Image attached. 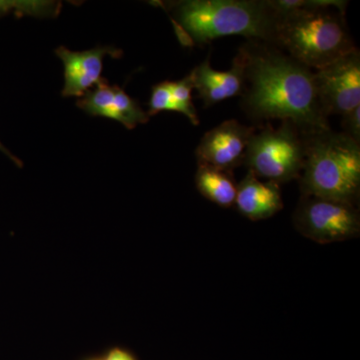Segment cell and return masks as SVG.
<instances>
[{"label": "cell", "instance_id": "6da1fadb", "mask_svg": "<svg viewBox=\"0 0 360 360\" xmlns=\"http://www.w3.org/2000/svg\"><path fill=\"white\" fill-rule=\"evenodd\" d=\"M238 54L245 75L241 108L251 120L290 122L304 134L331 129L317 98L314 70L257 40H248Z\"/></svg>", "mask_w": 360, "mask_h": 360}, {"label": "cell", "instance_id": "7a4b0ae2", "mask_svg": "<svg viewBox=\"0 0 360 360\" xmlns=\"http://www.w3.org/2000/svg\"><path fill=\"white\" fill-rule=\"evenodd\" d=\"M169 14L184 47L201 46L221 37L240 35L274 44L279 14L269 0H179L151 2Z\"/></svg>", "mask_w": 360, "mask_h": 360}, {"label": "cell", "instance_id": "3957f363", "mask_svg": "<svg viewBox=\"0 0 360 360\" xmlns=\"http://www.w3.org/2000/svg\"><path fill=\"white\" fill-rule=\"evenodd\" d=\"M274 45L310 70H319L356 49L345 14L307 0V6L279 14Z\"/></svg>", "mask_w": 360, "mask_h": 360}, {"label": "cell", "instance_id": "277c9868", "mask_svg": "<svg viewBox=\"0 0 360 360\" xmlns=\"http://www.w3.org/2000/svg\"><path fill=\"white\" fill-rule=\"evenodd\" d=\"M302 195L355 205L360 191V143L333 129L307 134Z\"/></svg>", "mask_w": 360, "mask_h": 360}, {"label": "cell", "instance_id": "5b68a950", "mask_svg": "<svg viewBox=\"0 0 360 360\" xmlns=\"http://www.w3.org/2000/svg\"><path fill=\"white\" fill-rule=\"evenodd\" d=\"M307 155V134L292 122H269L255 127L246 149L243 165L258 179L277 184L300 179Z\"/></svg>", "mask_w": 360, "mask_h": 360}, {"label": "cell", "instance_id": "8992f818", "mask_svg": "<svg viewBox=\"0 0 360 360\" xmlns=\"http://www.w3.org/2000/svg\"><path fill=\"white\" fill-rule=\"evenodd\" d=\"M296 229L315 243H338L359 234L360 219L355 205L302 195L295 217Z\"/></svg>", "mask_w": 360, "mask_h": 360}, {"label": "cell", "instance_id": "52a82bcc", "mask_svg": "<svg viewBox=\"0 0 360 360\" xmlns=\"http://www.w3.org/2000/svg\"><path fill=\"white\" fill-rule=\"evenodd\" d=\"M322 112L342 116L360 106V52L356 49L314 72Z\"/></svg>", "mask_w": 360, "mask_h": 360}, {"label": "cell", "instance_id": "ba28073f", "mask_svg": "<svg viewBox=\"0 0 360 360\" xmlns=\"http://www.w3.org/2000/svg\"><path fill=\"white\" fill-rule=\"evenodd\" d=\"M255 127H246L238 120H229L203 135L195 149L198 165H207L232 172L243 165L246 149Z\"/></svg>", "mask_w": 360, "mask_h": 360}, {"label": "cell", "instance_id": "9c48e42d", "mask_svg": "<svg viewBox=\"0 0 360 360\" xmlns=\"http://www.w3.org/2000/svg\"><path fill=\"white\" fill-rule=\"evenodd\" d=\"M56 54L65 66V85L61 96L80 98L103 79V59L106 56L122 58L123 51L112 45H99L84 51H72L59 46Z\"/></svg>", "mask_w": 360, "mask_h": 360}, {"label": "cell", "instance_id": "30bf717a", "mask_svg": "<svg viewBox=\"0 0 360 360\" xmlns=\"http://www.w3.org/2000/svg\"><path fill=\"white\" fill-rule=\"evenodd\" d=\"M77 105L90 116L116 120L127 129L146 124L150 118L136 99L118 85L108 84L105 78L80 97Z\"/></svg>", "mask_w": 360, "mask_h": 360}, {"label": "cell", "instance_id": "8fae6325", "mask_svg": "<svg viewBox=\"0 0 360 360\" xmlns=\"http://www.w3.org/2000/svg\"><path fill=\"white\" fill-rule=\"evenodd\" d=\"M194 89L206 108L234 96H243L245 90V63L239 54L232 60L231 68L217 71L210 65V53L191 70Z\"/></svg>", "mask_w": 360, "mask_h": 360}, {"label": "cell", "instance_id": "7c38bea8", "mask_svg": "<svg viewBox=\"0 0 360 360\" xmlns=\"http://www.w3.org/2000/svg\"><path fill=\"white\" fill-rule=\"evenodd\" d=\"M234 205L243 217L252 221L269 219L283 207L279 184L269 180L262 181L248 172L238 184Z\"/></svg>", "mask_w": 360, "mask_h": 360}, {"label": "cell", "instance_id": "4fadbf2b", "mask_svg": "<svg viewBox=\"0 0 360 360\" xmlns=\"http://www.w3.org/2000/svg\"><path fill=\"white\" fill-rule=\"evenodd\" d=\"M195 186L201 195L221 207H231L236 203L238 184L231 172L207 165H198Z\"/></svg>", "mask_w": 360, "mask_h": 360}, {"label": "cell", "instance_id": "5bb4252c", "mask_svg": "<svg viewBox=\"0 0 360 360\" xmlns=\"http://www.w3.org/2000/svg\"><path fill=\"white\" fill-rule=\"evenodd\" d=\"M194 89L193 75L189 72L179 82H169V106L168 111L182 113L193 125L200 124L198 111L194 108L191 92Z\"/></svg>", "mask_w": 360, "mask_h": 360}, {"label": "cell", "instance_id": "9a60e30c", "mask_svg": "<svg viewBox=\"0 0 360 360\" xmlns=\"http://www.w3.org/2000/svg\"><path fill=\"white\" fill-rule=\"evenodd\" d=\"M58 4L54 2L44 1H1L0 0V18L11 13L16 15L51 16L58 14Z\"/></svg>", "mask_w": 360, "mask_h": 360}, {"label": "cell", "instance_id": "2e32d148", "mask_svg": "<svg viewBox=\"0 0 360 360\" xmlns=\"http://www.w3.org/2000/svg\"><path fill=\"white\" fill-rule=\"evenodd\" d=\"M342 132L360 143V106L342 115Z\"/></svg>", "mask_w": 360, "mask_h": 360}, {"label": "cell", "instance_id": "e0dca14e", "mask_svg": "<svg viewBox=\"0 0 360 360\" xmlns=\"http://www.w3.org/2000/svg\"><path fill=\"white\" fill-rule=\"evenodd\" d=\"M104 360H136L131 354L122 348H113Z\"/></svg>", "mask_w": 360, "mask_h": 360}, {"label": "cell", "instance_id": "ac0fdd59", "mask_svg": "<svg viewBox=\"0 0 360 360\" xmlns=\"http://www.w3.org/2000/svg\"><path fill=\"white\" fill-rule=\"evenodd\" d=\"M0 151H1L2 153H4L7 156V158H11V160L13 161L14 163H15L16 165H18V167H22V162H21V160L20 158H16V156H14L13 153H11V151L8 150L6 148V146L2 144V142L0 141Z\"/></svg>", "mask_w": 360, "mask_h": 360}, {"label": "cell", "instance_id": "d6986e66", "mask_svg": "<svg viewBox=\"0 0 360 360\" xmlns=\"http://www.w3.org/2000/svg\"><path fill=\"white\" fill-rule=\"evenodd\" d=\"M92 360H99V359H92Z\"/></svg>", "mask_w": 360, "mask_h": 360}]
</instances>
